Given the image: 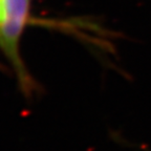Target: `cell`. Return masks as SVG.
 <instances>
[{
  "label": "cell",
  "mask_w": 151,
  "mask_h": 151,
  "mask_svg": "<svg viewBox=\"0 0 151 151\" xmlns=\"http://www.w3.org/2000/svg\"><path fill=\"white\" fill-rule=\"evenodd\" d=\"M4 6L0 23V50L15 68L20 83L27 88L31 84L19 55V43L29 18L31 0H4Z\"/></svg>",
  "instance_id": "6da1fadb"
},
{
  "label": "cell",
  "mask_w": 151,
  "mask_h": 151,
  "mask_svg": "<svg viewBox=\"0 0 151 151\" xmlns=\"http://www.w3.org/2000/svg\"><path fill=\"white\" fill-rule=\"evenodd\" d=\"M4 0H0V23L2 21L3 17H4Z\"/></svg>",
  "instance_id": "7a4b0ae2"
}]
</instances>
